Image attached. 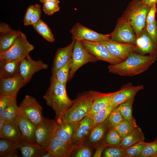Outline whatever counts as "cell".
I'll return each mask as SVG.
<instances>
[{"label": "cell", "instance_id": "34", "mask_svg": "<svg viewBox=\"0 0 157 157\" xmlns=\"http://www.w3.org/2000/svg\"><path fill=\"white\" fill-rule=\"evenodd\" d=\"M116 107L110 105L92 116L93 118L94 128L106 120L111 111Z\"/></svg>", "mask_w": 157, "mask_h": 157}, {"label": "cell", "instance_id": "10", "mask_svg": "<svg viewBox=\"0 0 157 157\" xmlns=\"http://www.w3.org/2000/svg\"><path fill=\"white\" fill-rule=\"evenodd\" d=\"M83 46L98 60L106 62L111 65H115L123 61L112 55L106 47L99 42L85 40L80 41Z\"/></svg>", "mask_w": 157, "mask_h": 157}, {"label": "cell", "instance_id": "44", "mask_svg": "<svg viewBox=\"0 0 157 157\" xmlns=\"http://www.w3.org/2000/svg\"><path fill=\"white\" fill-rule=\"evenodd\" d=\"M9 94L0 96V114L13 100L15 96Z\"/></svg>", "mask_w": 157, "mask_h": 157}, {"label": "cell", "instance_id": "25", "mask_svg": "<svg viewBox=\"0 0 157 157\" xmlns=\"http://www.w3.org/2000/svg\"><path fill=\"white\" fill-rule=\"evenodd\" d=\"M114 92H101L94 101L88 115L92 116L102 109L111 105V99Z\"/></svg>", "mask_w": 157, "mask_h": 157}, {"label": "cell", "instance_id": "45", "mask_svg": "<svg viewBox=\"0 0 157 157\" xmlns=\"http://www.w3.org/2000/svg\"><path fill=\"white\" fill-rule=\"evenodd\" d=\"M34 9V5L29 6L27 8L23 22L24 25L26 26L31 25V22Z\"/></svg>", "mask_w": 157, "mask_h": 157}, {"label": "cell", "instance_id": "41", "mask_svg": "<svg viewBox=\"0 0 157 157\" xmlns=\"http://www.w3.org/2000/svg\"><path fill=\"white\" fill-rule=\"evenodd\" d=\"M43 10L48 15H51L59 11L60 7L57 3L53 1H47L43 3Z\"/></svg>", "mask_w": 157, "mask_h": 157}, {"label": "cell", "instance_id": "3", "mask_svg": "<svg viewBox=\"0 0 157 157\" xmlns=\"http://www.w3.org/2000/svg\"><path fill=\"white\" fill-rule=\"evenodd\" d=\"M101 92L90 90L78 95L72 106L63 114L61 120L65 122L80 121L88 115L94 100Z\"/></svg>", "mask_w": 157, "mask_h": 157}, {"label": "cell", "instance_id": "7", "mask_svg": "<svg viewBox=\"0 0 157 157\" xmlns=\"http://www.w3.org/2000/svg\"><path fill=\"white\" fill-rule=\"evenodd\" d=\"M19 107L20 111L36 126L44 118L42 114V106L32 96L26 95L21 102Z\"/></svg>", "mask_w": 157, "mask_h": 157}, {"label": "cell", "instance_id": "55", "mask_svg": "<svg viewBox=\"0 0 157 157\" xmlns=\"http://www.w3.org/2000/svg\"><path fill=\"white\" fill-rule=\"evenodd\" d=\"M141 0L144 3L147 0Z\"/></svg>", "mask_w": 157, "mask_h": 157}, {"label": "cell", "instance_id": "19", "mask_svg": "<svg viewBox=\"0 0 157 157\" xmlns=\"http://www.w3.org/2000/svg\"><path fill=\"white\" fill-rule=\"evenodd\" d=\"M20 31L10 28L7 24L1 22L0 25V53L9 49L16 38L21 33Z\"/></svg>", "mask_w": 157, "mask_h": 157}, {"label": "cell", "instance_id": "49", "mask_svg": "<svg viewBox=\"0 0 157 157\" xmlns=\"http://www.w3.org/2000/svg\"><path fill=\"white\" fill-rule=\"evenodd\" d=\"M96 149L93 156L94 157H101L103 152L105 149L108 147V146L103 141L100 144L97 145Z\"/></svg>", "mask_w": 157, "mask_h": 157}, {"label": "cell", "instance_id": "51", "mask_svg": "<svg viewBox=\"0 0 157 157\" xmlns=\"http://www.w3.org/2000/svg\"><path fill=\"white\" fill-rule=\"evenodd\" d=\"M16 150V149L11 152L7 156V157H14L17 156Z\"/></svg>", "mask_w": 157, "mask_h": 157}, {"label": "cell", "instance_id": "8", "mask_svg": "<svg viewBox=\"0 0 157 157\" xmlns=\"http://www.w3.org/2000/svg\"><path fill=\"white\" fill-rule=\"evenodd\" d=\"M70 32L72 35V39L75 40H85L101 43L110 40V34L98 33L78 23L74 26Z\"/></svg>", "mask_w": 157, "mask_h": 157}, {"label": "cell", "instance_id": "43", "mask_svg": "<svg viewBox=\"0 0 157 157\" xmlns=\"http://www.w3.org/2000/svg\"><path fill=\"white\" fill-rule=\"evenodd\" d=\"M73 156L75 157H90L92 152L88 146L83 144L75 148Z\"/></svg>", "mask_w": 157, "mask_h": 157}, {"label": "cell", "instance_id": "12", "mask_svg": "<svg viewBox=\"0 0 157 157\" xmlns=\"http://www.w3.org/2000/svg\"><path fill=\"white\" fill-rule=\"evenodd\" d=\"M16 123L20 138L29 143L37 144L35 137L36 126L30 122L20 110Z\"/></svg>", "mask_w": 157, "mask_h": 157}, {"label": "cell", "instance_id": "2", "mask_svg": "<svg viewBox=\"0 0 157 157\" xmlns=\"http://www.w3.org/2000/svg\"><path fill=\"white\" fill-rule=\"evenodd\" d=\"M132 51L122 62L115 65H109V71L123 76H131L140 74L148 69L156 61V57L144 56Z\"/></svg>", "mask_w": 157, "mask_h": 157}, {"label": "cell", "instance_id": "9", "mask_svg": "<svg viewBox=\"0 0 157 157\" xmlns=\"http://www.w3.org/2000/svg\"><path fill=\"white\" fill-rule=\"evenodd\" d=\"M57 123L54 120L44 117L36 126L35 137L37 143L47 148L55 134Z\"/></svg>", "mask_w": 157, "mask_h": 157}, {"label": "cell", "instance_id": "35", "mask_svg": "<svg viewBox=\"0 0 157 157\" xmlns=\"http://www.w3.org/2000/svg\"><path fill=\"white\" fill-rule=\"evenodd\" d=\"M148 143L142 141L127 148L124 150L123 157H139L143 149Z\"/></svg>", "mask_w": 157, "mask_h": 157}, {"label": "cell", "instance_id": "47", "mask_svg": "<svg viewBox=\"0 0 157 157\" xmlns=\"http://www.w3.org/2000/svg\"><path fill=\"white\" fill-rule=\"evenodd\" d=\"M157 11L156 5L151 6L147 15L146 25L156 20L155 15Z\"/></svg>", "mask_w": 157, "mask_h": 157}, {"label": "cell", "instance_id": "6", "mask_svg": "<svg viewBox=\"0 0 157 157\" xmlns=\"http://www.w3.org/2000/svg\"><path fill=\"white\" fill-rule=\"evenodd\" d=\"M71 59L72 66L68 81L73 78L77 71L82 66L89 62L98 60L86 50L81 41L78 40H75Z\"/></svg>", "mask_w": 157, "mask_h": 157}, {"label": "cell", "instance_id": "1", "mask_svg": "<svg viewBox=\"0 0 157 157\" xmlns=\"http://www.w3.org/2000/svg\"><path fill=\"white\" fill-rule=\"evenodd\" d=\"M47 105L56 114V122L60 121L62 116L74 102L68 97L66 86L58 81L55 75H52L50 84L43 96Z\"/></svg>", "mask_w": 157, "mask_h": 157}, {"label": "cell", "instance_id": "32", "mask_svg": "<svg viewBox=\"0 0 157 157\" xmlns=\"http://www.w3.org/2000/svg\"><path fill=\"white\" fill-rule=\"evenodd\" d=\"M17 149L16 140L1 138L0 156L7 157L11 152Z\"/></svg>", "mask_w": 157, "mask_h": 157}, {"label": "cell", "instance_id": "18", "mask_svg": "<svg viewBox=\"0 0 157 157\" xmlns=\"http://www.w3.org/2000/svg\"><path fill=\"white\" fill-rule=\"evenodd\" d=\"M135 45V51L143 54L148 53L156 57L157 47L148 34L145 27L140 35L136 37Z\"/></svg>", "mask_w": 157, "mask_h": 157}, {"label": "cell", "instance_id": "38", "mask_svg": "<svg viewBox=\"0 0 157 157\" xmlns=\"http://www.w3.org/2000/svg\"><path fill=\"white\" fill-rule=\"evenodd\" d=\"M107 119L108 130H109L115 129L124 119L117 106L112 110Z\"/></svg>", "mask_w": 157, "mask_h": 157}, {"label": "cell", "instance_id": "15", "mask_svg": "<svg viewBox=\"0 0 157 157\" xmlns=\"http://www.w3.org/2000/svg\"><path fill=\"white\" fill-rule=\"evenodd\" d=\"M26 84L20 74L8 78H0V96H17L20 89Z\"/></svg>", "mask_w": 157, "mask_h": 157}, {"label": "cell", "instance_id": "11", "mask_svg": "<svg viewBox=\"0 0 157 157\" xmlns=\"http://www.w3.org/2000/svg\"><path fill=\"white\" fill-rule=\"evenodd\" d=\"M48 67V65L42 60H34L29 54L21 61L20 74L26 84L35 73L42 70L46 69Z\"/></svg>", "mask_w": 157, "mask_h": 157}, {"label": "cell", "instance_id": "21", "mask_svg": "<svg viewBox=\"0 0 157 157\" xmlns=\"http://www.w3.org/2000/svg\"><path fill=\"white\" fill-rule=\"evenodd\" d=\"M17 148L23 157H42L48 152L47 148L37 144H33L21 138L16 140Z\"/></svg>", "mask_w": 157, "mask_h": 157}, {"label": "cell", "instance_id": "26", "mask_svg": "<svg viewBox=\"0 0 157 157\" xmlns=\"http://www.w3.org/2000/svg\"><path fill=\"white\" fill-rule=\"evenodd\" d=\"M108 129L107 119L103 123L95 126L91 130L88 138L89 143L96 146L103 139L107 130Z\"/></svg>", "mask_w": 157, "mask_h": 157}, {"label": "cell", "instance_id": "53", "mask_svg": "<svg viewBox=\"0 0 157 157\" xmlns=\"http://www.w3.org/2000/svg\"><path fill=\"white\" fill-rule=\"evenodd\" d=\"M39 1L41 3H44L45 2H46L47 1H55L58 4L60 3V1L59 0H39Z\"/></svg>", "mask_w": 157, "mask_h": 157}, {"label": "cell", "instance_id": "16", "mask_svg": "<svg viewBox=\"0 0 157 157\" xmlns=\"http://www.w3.org/2000/svg\"><path fill=\"white\" fill-rule=\"evenodd\" d=\"M100 43L106 47L112 55L123 61L131 52L135 50V44L118 43L110 40Z\"/></svg>", "mask_w": 157, "mask_h": 157}, {"label": "cell", "instance_id": "52", "mask_svg": "<svg viewBox=\"0 0 157 157\" xmlns=\"http://www.w3.org/2000/svg\"><path fill=\"white\" fill-rule=\"evenodd\" d=\"M6 122L2 118L0 117V131H1Z\"/></svg>", "mask_w": 157, "mask_h": 157}, {"label": "cell", "instance_id": "5", "mask_svg": "<svg viewBox=\"0 0 157 157\" xmlns=\"http://www.w3.org/2000/svg\"><path fill=\"white\" fill-rule=\"evenodd\" d=\"M151 7L141 0H133L129 6L130 24L136 37L140 35L145 27L147 15Z\"/></svg>", "mask_w": 157, "mask_h": 157}, {"label": "cell", "instance_id": "33", "mask_svg": "<svg viewBox=\"0 0 157 157\" xmlns=\"http://www.w3.org/2000/svg\"><path fill=\"white\" fill-rule=\"evenodd\" d=\"M138 127L137 125L124 119L115 129L123 138L133 132Z\"/></svg>", "mask_w": 157, "mask_h": 157}, {"label": "cell", "instance_id": "22", "mask_svg": "<svg viewBox=\"0 0 157 157\" xmlns=\"http://www.w3.org/2000/svg\"><path fill=\"white\" fill-rule=\"evenodd\" d=\"M34 48V46L28 41L25 35L22 32L9 49L22 60L29 55Z\"/></svg>", "mask_w": 157, "mask_h": 157}, {"label": "cell", "instance_id": "20", "mask_svg": "<svg viewBox=\"0 0 157 157\" xmlns=\"http://www.w3.org/2000/svg\"><path fill=\"white\" fill-rule=\"evenodd\" d=\"M75 40H72L68 46L57 50L51 68L52 75H55L60 68L65 65L72 58Z\"/></svg>", "mask_w": 157, "mask_h": 157}, {"label": "cell", "instance_id": "46", "mask_svg": "<svg viewBox=\"0 0 157 157\" xmlns=\"http://www.w3.org/2000/svg\"><path fill=\"white\" fill-rule=\"evenodd\" d=\"M41 10L39 4L34 5V9L31 22V25H33L40 19Z\"/></svg>", "mask_w": 157, "mask_h": 157}, {"label": "cell", "instance_id": "23", "mask_svg": "<svg viewBox=\"0 0 157 157\" xmlns=\"http://www.w3.org/2000/svg\"><path fill=\"white\" fill-rule=\"evenodd\" d=\"M80 121L65 122L60 121L57 122L55 135L66 142L72 144L74 134Z\"/></svg>", "mask_w": 157, "mask_h": 157}, {"label": "cell", "instance_id": "27", "mask_svg": "<svg viewBox=\"0 0 157 157\" xmlns=\"http://www.w3.org/2000/svg\"><path fill=\"white\" fill-rule=\"evenodd\" d=\"M144 134L139 127L131 133L122 138L119 145L124 150L139 142L144 141Z\"/></svg>", "mask_w": 157, "mask_h": 157}, {"label": "cell", "instance_id": "37", "mask_svg": "<svg viewBox=\"0 0 157 157\" xmlns=\"http://www.w3.org/2000/svg\"><path fill=\"white\" fill-rule=\"evenodd\" d=\"M108 130L103 141L108 147L119 145L121 143L122 138L115 129Z\"/></svg>", "mask_w": 157, "mask_h": 157}, {"label": "cell", "instance_id": "17", "mask_svg": "<svg viewBox=\"0 0 157 157\" xmlns=\"http://www.w3.org/2000/svg\"><path fill=\"white\" fill-rule=\"evenodd\" d=\"M47 149L53 157H69L74 150L72 144L66 142L55 134Z\"/></svg>", "mask_w": 157, "mask_h": 157}, {"label": "cell", "instance_id": "31", "mask_svg": "<svg viewBox=\"0 0 157 157\" xmlns=\"http://www.w3.org/2000/svg\"><path fill=\"white\" fill-rule=\"evenodd\" d=\"M33 28L47 41L51 42L54 41L53 35L47 25L41 19L32 25Z\"/></svg>", "mask_w": 157, "mask_h": 157}, {"label": "cell", "instance_id": "40", "mask_svg": "<svg viewBox=\"0 0 157 157\" xmlns=\"http://www.w3.org/2000/svg\"><path fill=\"white\" fill-rule=\"evenodd\" d=\"M124 149L119 146H108L104 151V157H123Z\"/></svg>", "mask_w": 157, "mask_h": 157}, {"label": "cell", "instance_id": "4", "mask_svg": "<svg viewBox=\"0 0 157 157\" xmlns=\"http://www.w3.org/2000/svg\"><path fill=\"white\" fill-rule=\"evenodd\" d=\"M130 13L127 8L114 30L110 33L111 40L118 43L135 44L136 36L130 24Z\"/></svg>", "mask_w": 157, "mask_h": 157}, {"label": "cell", "instance_id": "24", "mask_svg": "<svg viewBox=\"0 0 157 157\" xmlns=\"http://www.w3.org/2000/svg\"><path fill=\"white\" fill-rule=\"evenodd\" d=\"M21 61L0 60V78H8L20 74Z\"/></svg>", "mask_w": 157, "mask_h": 157}, {"label": "cell", "instance_id": "14", "mask_svg": "<svg viewBox=\"0 0 157 157\" xmlns=\"http://www.w3.org/2000/svg\"><path fill=\"white\" fill-rule=\"evenodd\" d=\"M144 88L143 85L133 86L131 83L122 86L119 90L114 92L111 100V105L117 106L120 104L133 97L137 92Z\"/></svg>", "mask_w": 157, "mask_h": 157}, {"label": "cell", "instance_id": "13", "mask_svg": "<svg viewBox=\"0 0 157 157\" xmlns=\"http://www.w3.org/2000/svg\"><path fill=\"white\" fill-rule=\"evenodd\" d=\"M94 128L92 116L88 115L81 120L76 128L72 142L74 150L83 144L84 141Z\"/></svg>", "mask_w": 157, "mask_h": 157}, {"label": "cell", "instance_id": "48", "mask_svg": "<svg viewBox=\"0 0 157 157\" xmlns=\"http://www.w3.org/2000/svg\"><path fill=\"white\" fill-rule=\"evenodd\" d=\"M0 60H21L10 49L0 53Z\"/></svg>", "mask_w": 157, "mask_h": 157}, {"label": "cell", "instance_id": "30", "mask_svg": "<svg viewBox=\"0 0 157 157\" xmlns=\"http://www.w3.org/2000/svg\"><path fill=\"white\" fill-rule=\"evenodd\" d=\"M134 98L133 97L120 104L117 107L124 119L134 124L137 125L132 114V106Z\"/></svg>", "mask_w": 157, "mask_h": 157}, {"label": "cell", "instance_id": "29", "mask_svg": "<svg viewBox=\"0 0 157 157\" xmlns=\"http://www.w3.org/2000/svg\"><path fill=\"white\" fill-rule=\"evenodd\" d=\"M0 138L16 140L20 138L19 132L16 122H5L0 131Z\"/></svg>", "mask_w": 157, "mask_h": 157}, {"label": "cell", "instance_id": "54", "mask_svg": "<svg viewBox=\"0 0 157 157\" xmlns=\"http://www.w3.org/2000/svg\"><path fill=\"white\" fill-rule=\"evenodd\" d=\"M42 157H53L51 153L48 151L46 154H45L44 155L42 156Z\"/></svg>", "mask_w": 157, "mask_h": 157}, {"label": "cell", "instance_id": "36", "mask_svg": "<svg viewBox=\"0 0 157 157\" xmlns=\"http://www.w3.org/2000/svg\"><path fill=\"white\" fill-rule=\"evenodd\" d=\"M71 58L65 65L58 70L54 75L58 81L63 83L66 86L72 66Z\"/></svg>", "mask_w": 157, "mask_h": 157}, {"label": "cell", "instance_id": "28", "mask_svg": "<svg viewBox=\"0 0 157 157\" xmlns=\"http://www.w3.org/2000/svg\"><path fill=\"white\" fill-rule=\"evenodd\" d=\"M17 96L4 109L0 114V117L6 122H16L17 117L19 112V106L16 101Z\"/></svg>", "mask_w": 157, "mask_h": 157}, {"label": "cell", "instance_id": "42", "mask_svg": "<svg viewBox=\"0 0 157 157\" xmlns=\"http://www.w3.org/2000/svg\"><path fill=\"white\" fill-rule=\"evenodd\" d=\"M145 28L148 34L155 45L157 47V22H154L146 25Z\"/></svg>", "mask_w": 157, "mask_h": 157}, {"label": "cell", "instance_id": "39", "mask_svg": "<svg viewBox=\"0 0 157 157\" xmlns=\"http://www.w3.org/2000/svg\"><path fill=\"white\" fill-rule=\"evenodd\" d=\"M157 157V140L149 142L143 149L139 157Z\"/></svg>", "mask_w": 157, "mask_h": 157}, {"label": "cell", "instance_id": "50", "mask_svg": "<svg viewBox=\"0 0 157 157\" xmlns=\"http://www.w3.org/2000/svg\"><path fill=\"white\" fill-rule=\"evenodd\" d=\"M157 0H147L144 4L146 5L151 7L152 6L156 5Z\"/></svg>", "mask_w": 157, "mask_h": 157}]
</instances>
